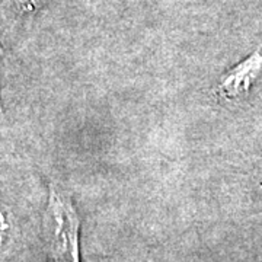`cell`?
<instances>
[{"mask_svg":"<svg viewBox=\"0 0 262 262\" xmlns=\"http://www.w3.org/2000/svg\"><path fill=\"white\" fill-rule=\"evenodd\" d=\"M79 227L80 219L70 195L51 184L42 217V233L54 261L79 262Z\"/></svg>","mask_w":262,"mask_h":262,"instance_id":"1","label":"cell"},{"mask_svg":"<svg viewBox=\"0 0 262 262\" xmlns=\"http://www.w3.org/2000/svg\"><path fill=\"white\" fill-rule=\"evenodd\" d=\"M2 56H3V47H2V44H0V58H2ZM2 111H3V110H2V103H0V117L3 115Z\"/></svg>","mask_w":262,"mask_h":262,"instance_id":"4","label":"cell"},{"mask_svg":"<svg viewBox=\"0 0 262 262\" xmlns=\"http://www.w3.org/2000/svg\"><path fill=\"white\" fill-rule=\"evenodd\" d=\"M262 67V50H256L248 60L232 69L222 83L219 84V94L223 98H236L249 91V86Z\"/></svg>","mask_w":262,"mask_h":262,"instance_id":"2","label":"cell"},{"mask_svg":"<svg viewBox=\"0 0 262 262\" xmlns=\"http://www.w3.org/2000/svg\"><path fill=\"white\" fill-rule=\"evenodd\" d=\"M25 2H27V5H28L29 8H37L42 0H25Z\"/></svg>","mask_w":262,"mask_h":262,"instance_id":"3","label":"cell"},{"mask_svg":"<svg viewBox=\"0 0 262 262\" xmlns=\"http://www.w3.org/2000/svg\"><path fill=\"white\" fill-rule=\"evenodd\" d=\"M5 227H3V219H2V215H0V234H2V230H3Z\"/></svg>","mask_w":262,"mask_h":262,"instance_id":"5","label":"cell"}]
</instances>
